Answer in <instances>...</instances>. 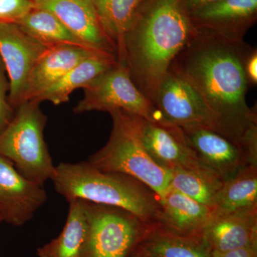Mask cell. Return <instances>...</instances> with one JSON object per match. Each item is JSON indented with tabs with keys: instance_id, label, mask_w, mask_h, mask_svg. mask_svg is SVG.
<instances>
[{
	"instance_id": "obj_11",
	"label": "cell",
	"mask_w": 257,
	"mask_h": 257,
	"mask_svg": "<svg viewBox=\"0 0 257 257\" xmlns=\"http://www.w3.org/2000/svg\"><path fill=\"white\" fill-rule=\"evenodd\" d=\"M195 33L243 41L257 18V0H219L189 15Z\"/></svg>"
},
{
	"instance_id": "obj_6",
	"label": "cell",
	"mask_w": 257,
	"mask_h": 257,
	"mask_svg": "<svg viewBox=\"0 0 257 257\" xmlns=\"http://www.w3.org/2000/svg\"><path fill=\"white\" fill-rule=\"evenodd\" d=\"M84 202L87 229L81 257H130L147 224L124 209Z\"/></svg>"
},
{
	"instance_id": "obj_2",
	"label": "cell",
	"mask_w": 257,
	"mask_h": 257,
	"mask_svg": "<svg viewBox=\"0 0 257 257\" xmlns=\"http://www.w3.org/2000/svg\"><path fill=\"white\" fill-rule=\"evenodd\" d=\"M193 34L179 0H145L124 40L125 63L137 87L154 102L171 64Z\"/></svg>"
},
{
	"instance_id": "obj_27",
	"label": "cell",
	"mask_w": 257,
	"mask_h": 257,
	"mask_svg": "<svg viewBox=\"0 0 257 257\" xmlns=\"http://www.w3.org/2000/svg\"><path fill=\"white\" fill-rule=\"evenodd\" d=\"M245 72L249 84L255 85L257 83V52L253 49L248 55L245 62Z\"/></svg>"
},
{
	"instance_id": "obj_12",
	"label": "cell",
	"mask_w": 257,
	"mask_h": 257,
	"mask_svg": "<svg viewBox=\"0 0 257 257\" xmlns=\"http://www.w3.org/2000/svg\"><path fill=\"white\" fill-rule=\"evenodd\" d=\"M189 146L199 161L223 181L248 165H257L253 157L240 144L207 127L182 128Z\"/></svg>"
},
{
	"instance_id": "obj_7",
	"label": "cell",
	"mask_w": 257,
	"mask_h": 257,
	"mask_svg": "<svg viewBox=\"0 0 257 257\" xmlns=\"http://www.w3.org/2000/svg\"><path fill=\"white\" fill-rule=\"evenodd\" d=\"M84 96L74 107L75 114L88 111H124L149 121H165L160 111L137 87L127 66L117 62L114 67L84 88Z\"/></svg>"
},
{
	"instance_id": "obj_26",
	"label": "cell",
	"mask_w": 257,
	"mask_h": 257,
	"mask_svg": "<svg viewBox=\"0 0 257 257\" xmlns=\"http://www.w3.org/2000/svg\"><path fill=\"white\" fill-rule=\"evenodd\" d=\"M10 81L4 64L0 57V133L14 116V108L9 102Z\"/></svg>"
},
{
	"instance_id": "obj_8",
	"label": "cell",
	"mask_w": 257,
	"mask_h": 257,
	"mask_svg": "<svg viewBox=\"0 0 257 257\" xmlns=\"http://www.w3.org/2000/svg\"><path fill=\"white\" fill-rule=\"evenodd\" d=\"M154 105L167 122L180 128L202 126L219 131L215 114L192 84L169 69L157 90Z\"/></svg>"
},
{
	"instance_id": "obj_3",
	"label": "cell",
	"mask_w": 257,
	"mask_h": 257,
	"mask_svg": "<svg viewBox=\"0 0 257 257\" xmlns=\"http://www.w3.org/2000/svg\"><path fill=\"white\" fill-rule=\"evenodd\" d=\"M67 202L74 199L120 208L149 225L158 222L160 198L138 179L118 172H104L88 161L60 163L52 180Z\"/></svg>"
},
{
	"instance_id": "obj_14",
	"label": "cell",
	"mask_w": 257,
	"mask_h": 257,
	"mask_svg": "<svg viewBox=\"0 0 257 257\" xmlns=\"http://www.w3.org/2000/svg\"><path fill=\"white\" fill-rule=\"evenodd\" d=\"M35 8L50 12L91 50L116 58L114 44L101 28L92 0H33Z\"/></svg>"
},
{
	"instance_id": "obj_22",
	"label": "cell",
	"mask_w": 257,
	"mask_h": 257,
	"mask_svg": "<svg viewBox=\"0 0 257 257\" xmlns=\"http://www.w3.org/2000/svg\"><path fill=\"white\" fill-rule=\"evenodd\" d=\"M16 24L45 46L72 45L91 50L47 10L35 8Z\"/></svg>"
},
{
	"instance_id": "obj_1",
	"label": "cell",
	"mask_w": 257,
	"mask_h": 257,
	"mask_svg": "<svg viewBox=\"0 0 257 257\" xmlns=\"http://www.w3.org/2000/svg\"><path fill=\"white\" fill-rule=\"evenodd\" d=\"M253 50L244 42H230L194 34L170 69L199 93L219 122V131L257 157L256 111L248 106L249 83L245 62Z\"/></svg>"
},
{
	"instance_id": "obj_15",
	"label": "cell",
	"mask_w": 257,
	"mask_h": 257,
	"mask_svg": "<svg viewBox=\"0 0 257 257\" xmlns=\"http://www.w3.org/2000/svg\"><path fill=\"white\" fill-rule=\"evenodd\" d=\"M98 52L72 45L49 47L29 75L22 103L33 100L79 62Z\"/></svg>"
},
{
	"instance_id": "obj_30",
	"label": "cell",
	"mask_w": 257,
	"mask_h": 257,
	"mask_svg": "<svg viewBox=\"0 0 257 257\" xmlns=\"http://www.w3.org/2000/svg\"><path fill=\"white\" fill-rule=\"evenodd\" d=\"M3 216H2V214H0V224H1L2 222H3Z\"/></svg>"
},
{
	"instance_id": "obj_17",
	"label": "cell",
	"mask_w": 257,
	"mask_h": 257,
	"mask_svg": "<svg viewBox=\"0 0 257 257\" xmlns=\"http://www.w3.org/2000/svg\"><path fill=\"white\" fill-rule=\"evenodd\" d=\"M256 231L257 210L216 213L201 238L211 251L224 253L256 245Z\"/></svg>"
},
{
	"instance_id": "obj_28",
	"label": "cell",
	"mask_w": 257,
	"mask_h": 257,
	"mask_svg": "<svg viewBox=\"0 0 257 257\" xmlns=\"http://www.w3.org/2000/svg\"><path fill=\"white\" fill-rule=\"evenodd\" d=\"M212 257H256V245L246 246L224 253L211 251Z\"/></svg>"
},
{
	"instance_id": "obj_24",
	"label": "cell",
	"mask_w": 257,
	"mask_h": 257,
	"mask_svg": "<svg viewBox=\"0 0 257 257\" xmlns=\"http://www.w3.org/2000/svg\"><path fill=\"white\" fill-rule=\"evenodd\" d=\"M148 257H212L211 251L201 237L160 234L145 246Z\"/></svg>"
},
{
	"instance_id": "obj_29",
	"label": "cell",
	"mask_w": 257,
	"mask_h": 257,
	"mask_svg": "<svg viewBox=\"0 0 257 257\" xmlns=\"http://www.w3.org/2000/svg\"><path fill=\"white\" fill-rule=\"evenodd\" d=\"M179 1L184 10L188 13L189 15H190L197 10L216 3L219 0H179Z\"/></svg>"
},
{
	"instance_id": "obj_4",
	"label": "cell",
	"mask_w": 257,
	"mask_h": 257,
	"mask_svg": "<svg viewBox=\"0 0 257 257\" xmlns=\"http://www.w3.org/2000/svg\"><path fill=\"white\" fill-rule=\"evenodd\" d=\"M109 140L88 162L104 172H118L138 179L162 198L170 188L171 171L157 165L139 138L132 115L111 111Z\"/></svg>"
},
{
	"instance_id": "obj_19",
	"label": "cell",
	"mask_w": 257,
	"mask_h": 257,
	"mask_svg": "<svg viewBox=\"0 0 257 257\" xmlns=\"http://www.w3.org/2000/svg\"><path fill=\"white\" fill-rule=\"evenodd\" d=\"M145 0H92L106 36L114 44L117 62L125 64V36Z\"/></svg>"
},
{
	"instance_id": "obj_9",
	"label": "cell",
	"mask_w": 257,
	"mask_h": 257,
	"mask_svg": "<svg viewBox=\"0 0 257 257\" xmlns=\"http://www.w3.org/2000/svg\"><path fill=\"white\" fill-rule=\"evenodd\" d=\"M131 115L140 141L157 165L170 171H211L198 159L182 128L166 121L153 122Z\"/></svg>"
},
{
	"instance_id": "obj_20",
	"label": "cell",
	"mask_w": 257,
	"mask_h": 257,
	"mask_svg": "<svg viewBox=\"0 0 257 257\" xmlns=\"http://www.w3.org/2000/svg\"><path fill=\"white\" fill-rule=\"evenodd\" d=\"M214 208L217 214L257 210V165L246 166L224 181Z\"/></svg>"
},
{
	"instance_id": "obj_5",
	"label": "cell",
	"mask_w": 257,
	"mask_h": 257,
	"mask_svg": "<svg viewBox=\"0 0 257 257\" xmlns=\"http://www.w3.org/2000/svg\"><path fill=\"white\" fill-rule=\"evenodd\" d=\"M40 105L27 101L18 106L0 133V156L10 161L24 177L44 186L52 180L56 166L44 138L47 117Z\"/></svg>"
},
{
	"instance_id": "obj_25",
	"label": "cell",
	"mask_w": 257,
	"mask_h": 257,
	"mask_svg": "<svg viewBox=\"0 0 257 257\" xmlns=\"http://www.w3.org/2000/svg\"><path fill=\"white\" fill-rule=\"evenodd\" d=\"M35 8L33 0H0V22L17 23Z\"/></svg>"
},
{
	"instance_id": "obj_13",
	"label": "cell",
	"mask_w": 257,
	"mask_h": 257,
	"mask_svg": "<svg viewBox=\"0 0 257 257\" xmlns=\"http://www.w3.org/2000/svg\"><path fill=\"white\" fill-rule=\"evenodd\" d=\"M47 200L44 186L24 177L10 161L0 156V214L3 221L23 226Z\"/></svg>"
},
{
	"instance_id": "obj_10",
	"label": "cell",
	"mask_w": 257,
	"mask_h": 257,
	"mask_svg": "<svg viewBox=\"0 0 257 257\" xmlns=\"http://www.w3.org/2000/svg\"><path fill=\"white\" fill-rule=\"evenodd\" d=\"M48 48L18 24L0 22V57L9 78V102L14 109L22 103L32 68Z\"/></svg>"
},
{
	"instance_id": "obj_21",
	"label": "cell",
	"mask_w": 257,
	"mask_h": 257,
	"mask_svg": "<svg viewBox=\"0 0 257 257\" xmlns=\"http://www.w3.org/2000/svg\"><path fill=\"white\" fill-rule=\"evenodd\" d=\"M69 203L68 215L63 229L57 237L37 249L38 257H81L86 229L84 202L79 199Z\"/></svg>"
},
{
	"instance_id": "obj_18",
	"label": "cell",
	"mask_w": 257,
	"mask_h": 257,
	"mask_svg": "<svg viewBox=\"0 0 257 257\" xmlns=\"http://www.w3.org/2000/svg\"><path fill=\"white\" fill-rule=\"evenodd\" d=\"M116 62L114 56L101 52L94 54L79 62L32 101L40 104L47 101L57 106L65 104L74 91L87 87L94 79L114 67Z\"/></svg>"
},
{
	"instance_id": "obj_23",
	"label": "cell",
	"mask_w": 257,
	"mask_h": 257,
	"mask_svg": "<svg viewBox=\"0 0 257 257\" xmlns=\"http://www.w3.org/2000/svg\"><path fill=\"white\" fill-rule=\"evenodd\" d=\"M223 182L224 181L211 171L171 170L170 188L213 207L215 206Z\"/></svg>"
},
{
	"instance_id": "obj_16",
	"label": "cell",
	"mask_w": 257,
	"mask_h": 257,
	"mask_svg": "<svg viewBox=\"0 0 257 257\" xmlns=\"http://www.w3.org/2000/svg\"><path fill=\"white\" fill-rule=\"evenodd\" d=\"M157 224L176 235L201 237L206 226L216 214V209L194 200L170 188L160 199Z\"/></svg>"
}]
</instances>
